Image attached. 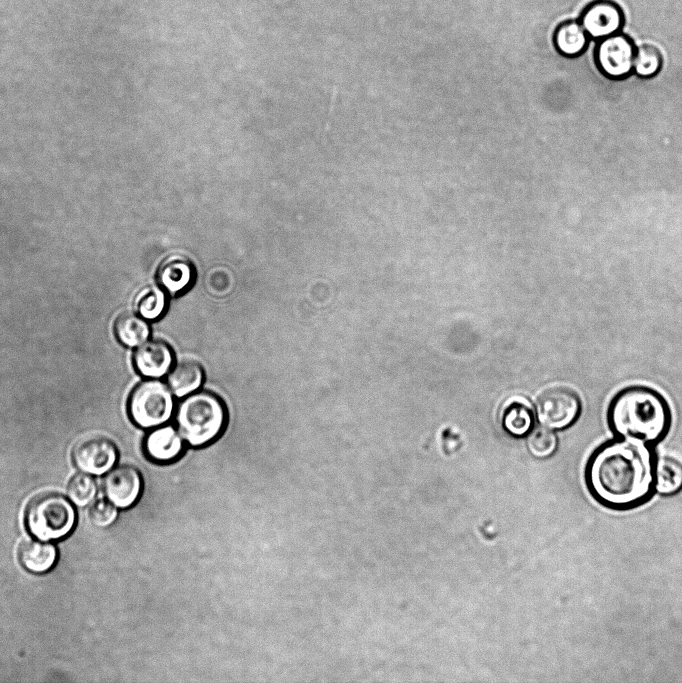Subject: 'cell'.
<instances>
[{
	"mask_svg": "<svg viewBox=\"0 0 682 683\" xmlns=\"http://www.w3.org/2000/svg\"><path fill=\"white\" fill-rule=\"evenodd\" d=\"M656 460L651 446L616 438L588 457L584 481L595 502L613 511L643 506L656 492Z\"/></svg>",
	"mask_w": 682,
	"mask_h": 683,
	"instance_id": "cell-1",
	"label": "cell"
},
{
	"mask_svg": "<svg viewBox=\"0 0 682 683\" xmlns=\"http://www.w3.org/2000/svg\"><path fill=\"white\" fill-rule=\"evenodd\" d=\"M606 417L616 438L648 446L664 440L672 424L667 399L645 385H630L618 391L609 402Z\"/></svg>",
	"mask_w": 682,
	"mask_h": 683,
	"instance_id": "cell-2",
	"label": "cell"
},
{
	"mask_svg": "<svg viewBox=\"0 0 682 683\" xmlns=\"http://www.w3.org/2000/svg\"><path fill=\"white\" fill-rule=\"evenodd\" d=\"M227 409L215 393L197 390L180 401L176 409V425L183 439L194 447L217 439L227 423Z\"/></svg>",
	"mask_w": 682,
	"mask_h": 683,
	"instance_id": "cell-3",
	"label": "cell"
},
{
	"mask_svg": "<svg viewBox=\"0 0 682 683\" xmlns=\"http://www.w3.org/2000/svg\"><path fill=\"white\" fill-rule=\"evenodd\" d=\"M76 510L69 498L56 493L37 496L28 505L25 524L38 540L57 541L68 536L76 525Z\"/></svg>",
	"mask_w": 682,
	"mask_h": 683,
	"instance_id": "cell-4",
	"label": "cell"
},
{
	"mask_svg": "<svg viewBox=\"0 0 682 683\" xmlns=\"http://www.w3.org/2000/svg\"><path fill=\"white\" fill-rule=\"evenodd\" d=\"M174 394L167 383L149 378L132 391L128 411L132 421L142 428H154L169 421L174 413Z\"/></svg>",
	"mask_w": 682,
	"mask_h": 683,
	"instance_id": "cell-5",
	"label": "cell"
},
{
	"mask_svg": "<svg viewBox=\"0 0 682 683\" xmlns=\"http://www.w3.org/2000/svg\"><path fill=\"white\" fill-rule=\"evenodd\" d=\"M636 44L622 32L595 42L594 62L599 72L611 80H623L633 74Z\"/></svg>",
	"mask_w": 682,
	"mask_h": 683,
	"instance_id": "cell-6",
	"label": "cell"
},
{
	"mask_svg": "<svg viewBox=\"0 0 682 683\" xmlns=\"http://www.w3.org/2000/svg\"><path fill=\"white\" fill-rule=\"evenodd\" d=\"M536 410L543 426L552 430H563L571 427L579 419L582 402L572 389L552 387L538 397Z\"/></svg>",
	"mask_w": 682,
	"mask_h": 683,
	"instance_id": "cell-7",
	"label": "cell"
},
{
	"mask_svg": "<svg viewBox=\"0 0 682 683\" xmlns=\"http://www.w3.org/2000/svg\"><path fill=\"white\" fill-rule=\"evenodd\" d=\"M591 41H598L622 32L625 13L621 6L612 0H594L587 4L578 16Z\"/></svg>",
	"mask_w": 682,
	"mask_h": 683,
	"instance_id": "cell-8",
	"label": "cell"
},
{
	"mask_svg": "<svg viewBox=\"0 0 682 683\" xmlns=\"http://www.w3.org/2000/svg\"><path fill=\"white\" fill-rule=\"evenodd\" d=\"M118 451L115 444L103 437H92L76 444L72 452L75 466L90 475H103L116 463Z\"/></svg>",
	"mask_w": 682,
	"mask_h": 683,
	"instance_id": "cell-9",
	"label": "cell"
},
{
	"mask_svg": "<svg viewBox=\"0 0 682 683\" xmlns=\"http://www.w3.org/2000/svg\"><path fill=\"white\" fill-rule=\"evenodd\" d=\"M141 485L138 470L129 465H121L107 472L103 479V492L112 504L125 509L135 503Z\"/></svg>",
	"mask_w": 682,
	"mask_h": 683,
	"instance_id": "cell-10",
	"label": "cell"
},
{
	"mask_svg": "<svg viewBox=\"0 0 682 683\" xmlns=\"http://www.w3.org/2000/svg\"><path fill=\"white\" fill-rule=\"evenodd\" d=\"M136 370L147 378H161L169 373L174 355L171 347L161 340H146L133 355Z\"/></svg>",
	"mask_w": 682,
	"mask_h": 683,
	"instance_id": "cell-11",
	"label": "cell"
},
{
	"mask_svg": "<svg viewBox=\"0 0 682 683\" xmlns=\"http://www.w3.org/2000/svg\"><path fill=\"white\" fill-rule=\"evenodd\" d=\"M183 437L173 425L162 424L152 428L144 440L146 455L158 462L176 459L183 451Z\"/></svg>",
	"mask_w": 682,
	"mask_h": 683,
	"instance_id": "cell-12",
	"label": "cell"
},
{
	"mask_svg": "<svg viewBox=\"0 0 682 683\" xmlns=\"http://www.w3.org/2000/svg\"><path fill=\"white\" fill-rule=\"evenodd\" d=\"M194 278L193 264L182 256H171L164 260L157 274L159 285L172 295L185 292L193 284Z\"/></svg>",
	"mask_w": 682,
	"mask_h": 683,
	"instance_id": "cell-13",
	"label": "cell"
},
{
	"mask_svg": "<svg viewBox=\"0 0 682 683\" xmlns=\"http://www.w3.org/2000/svg\"><path fill=\"white\" fill-rule=\"evenodd\" d=\"M552 41L556 51L569 58L581 56L591 42L578 20H567L557 25Z\"/></svg>",
	"mask_w": 682,
	"mask_h": 683,
	"instance_id": "cell-14",
	"label": "cell"
},
{
	"mask_svg": "<svg viewBox=\"0 0 682 683\" xmlns=\"http://www.w3.org/2000/svg\"><path fill=\"white\" fill-rule=\"evenodd\" d=\"M58 559L56 546L49 541L31 540L19 549L21 565L29 572L42 574L51 570Z\"/></svg>",
	"mask_w": 682,
	"mask_h": 683,
	"instance_id": "cell-15",
	"label": "cell"
},
{
	"mask_svg": "<svg viewBox=\"0 0 682 683\" xmlns=\"http://www.w3.org/2000/svg\"><path fill=\"white\" fill-rule=\"evenodd\" d=\"M501 421L504 429L515 437L529 433L534 424V413L526 399L510 397L502 406Z\"/></svg>",
	"mask_w": 682,
	"mask_h": 683,
	"instance_id": "cell-16",
	"label": "cell"
},
{
	"mask_svg": "<svg viewBox=\"0 0 682 683\" xmlns=\"http://www.w3.org/2000/svg\"><path fill=\"white\" fill-rule=\"evenodd\" d=\"M203 380L204 372L201 365L193 360H184L170 370L167 384L174 396L183 398L199 390Z\"/></svg>",
	"mask_w": 682,
	"mask_h": 683,
	"instance_id": "cell-17",
	"label": "cell"
},
{
	"mask_svg": "<svg viewBox=\"0 0 682 683\" xmlns=\"http://www.w3.org/2000/svg\"><path fill=\"white\" fill-rule=\"evenodd\" d=\"M117 339L125 346L136 347L147 340L150 327L145 318L135 313H124L114 325Z\"/></svg>",
	"mask_w": 682,
	"mask_h": 683,
	"instance_id": "cell-18",
	"label": "cell"
},
{
	"mask_svg": "<svg viewBox=\"0 0 682 683\" xmlns=\"http://www.w3.org/2000/svg\"><path fill=\"white\" fill-rule=\"evenodd\" d=\"M656 492L673 495L682 490V463L672 457L656 460Z\"/></svg>",
	"mask_w": 682,
	"mask_h": 683,
	"instance_id": "cell-19",
	"label": "cell"
},
{
	"mask_svg": "<svg viewBox=\"0 0 682 683\" xmlns=\"http://www.w3.org/2000/svg\"><path fill=\"white\" fill-rule=\"evenodd\" d=\"M136 305L139 315L146 320H156L165 312L166 291L161 286L147 288L138 296Z\"/></svg>",
	"mask_w": 682,
	"mask_h": 683,
	"instance_id": "cell-20",
	"label": "cell"
},
{
	"mask_svg": "<svg viewBox=\"0 0 682 683\" xmlns=\"http://www.w3.org/2000/svg\"><path fill=\"white\" fill-rule=\"evenodd\" d=\"M663 65V57L660 50L651 44L637 46L634 59L633 73L641 78L656 76Z\"/></svg>",
	"mask_w": 682,
	"mask_h": 683,
	"instance_id": "cell-21",
	"label": "cell"
},
{
	"mask_svg": "<svg viewBox=\"0 0 682 683\" xmlns=\"http://www.w3.org/2000/svg\"><path fill=\"white\" fill-rule=\"evenodd\" d=\"M96 493V481L84 472L72 477L67 487L69 500L78 507H84L91 503Z\"/></svg>",
	"mask_w": 682,
	"mask_h": 683,
	"instance_id": "cell-22",
	"label": "cell"
},
{
	"mask_svg": "<svg viewBox=\"0 0 682 683\" xmlns=\"http://www.w3.org/2000/svg\"><path fill=\"white\" fill-rule=\"evenodd\" d=\"M527 445L534 456L545 458L556 451L558 439L552 429L540 426L530 433Z\"/></svg>",
	"mask_w": 682,
	"mask_h": 683,
	"instance_id": "cell-23",
	"label": "cell"
},
{
	"mask_svg": "<svg viewBox=\"0 0 682 683\" xmlns=\"http://www.w3.org/2000/svg\"><path fill=\"white\" fill-rule=\"evenodd\" d=\"M117 515V507L105 499L95 501L89 509L91 523L101 528L112 525Z\"/></svg>",
	"mask_w": 682,
	"mask_h": 683,
	"instance_id": "cell-24",
	"label": "cell"
}]
</instances>
